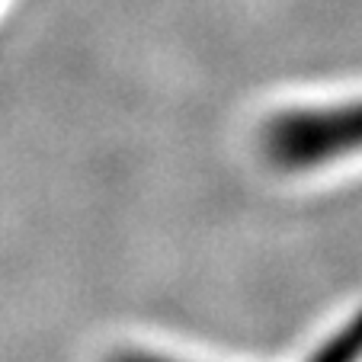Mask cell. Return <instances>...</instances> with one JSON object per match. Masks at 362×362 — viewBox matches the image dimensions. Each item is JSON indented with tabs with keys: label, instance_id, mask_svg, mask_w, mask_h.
<instances>
[{
	"label": "cell",
	"instance_id": "cell-2",
	"mask_svg": "<svg viewBox=\"0 0 362 362\" xmlns=\"http://www.w3.org/2000/svg\"><path fill=\"white\" fill-rule=\"evenodd\" d=\"M106 362H183V359L154 353V349H122V353H112ZM305 362H362V311L349 317L346 324H340L327 340L317 343V349Z\"/></svg>",
	"mask_w": 362,
	"mask_h": 362
},
{
	"label": "cell",
	"instance_id": "cell-1",
	"mask_svg": "<svg viewBox=\"0 0 362 362\" xmlns=\"http://www.w3.org/2000/svg\"><path fill=\"white\" fill-rule=\"evenodd\" d=\"M260 154L282 173H311L362 154V100L279 110L260 125Z\"/></svg>",
	"mask_w": 362,
	"mask_h": 362
}]
</instances>
